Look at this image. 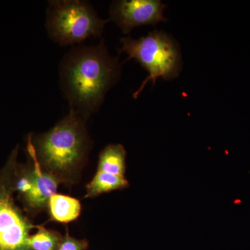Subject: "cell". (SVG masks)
I'll return each mask as SVG.
<instances>
[{"instance_id": "obj_1", "label": "cell", "mask_w": 250, "mask_h": 250, "mask_svg": "<svg viewBox=\"0 0 250 250\" xmlns=\"http://www.w3.org/2000/svg\"><path fill=\"white\" fill-rule=\"evenodd\" d=\"M121 70L118 58L110 55L104 41L70 49L60 64L61 89L70 110L84 120L98 111Z\"/></svg>"}, {"instance_id": "obj_2", "label": "cell", "mask_w": 250, "mask_h": 250, "mask_svg": "<svg viewBox=\"0 0 250 250\" xmlns=\"http://www.w3.org/2000/svg\"><path fill=\"white\" fill-rule=\"evenodd\" d=\"M119 53H125L127 59H134L148 72L139 89L133 95L137 98L147 82L155 85L158 79L167 81L179 77L182 60L178 43L164 31L154 30L139 39L131 37L121 39Z\"/></svg>"}, {"instance_id": "obj_3", "label": "cell", "mask_w": 250, "mask_h": 250, "mask_svg": "<svg viewBox=\"0 0 250 250\" xmlns=\"http://www.w3.org/2000/svg\"><path fill=\"white\" fill-rule=\"evenodd\" d=\"M42 164L49 170L65 172L84 157L88 147L85 120L72 110L36 141Z\"/></svg>"}, {"instance_id": "obj_4", "label": "cell", "mask_w": 250, "mask_h": 250, "mask_svg": "<svg viewBox=\"0 0 250 250\" xmlns=\"http://www.w3.org/2000/svg\"><path fill=\"white\" fill-rule=\"evenodd\" d=\"M109 21L99 17L88 1L53 0L48 3L45 27L54 42L72 45L100 37Z\"/></svg>"}, {"instance_id": "obj_5", "label": "cell", "mask_w": 250, "mask_h": 250, "mask_svg": "<svg viewBox=\"0 0 250 250\" xmlns=\"http://www.w3.org/2000/svg\"><path fill=\"white\" fill-rule=\"evenodd\" d=\"M34 228L15 205L9 188L0 184V250H31L29 232Z\"/></svg>"}, {"instance_id": "obj_6", "label": "cell", "mask_w": 250, "mask_h": 250, "mask_svg": "<svg viewBox=\"0 0 250 250\" xmlns=\"http://www.w3.org/2000/svg\"><path fill=\"white\" fill-rule=\"evenodd\" d=\"M166 5L160 0H121L112 3L110 21L116 22L123 33L129 34L134 28L156 25L166 22L164 11Z\"/></svg>"}, {"instance_id": "obj_7", "label": "cell", "mask_w": 250, "mask_h": 250, "mask_svg": "<svg viewBox=\"0 0 250 250\" xmlns=\"http://www.w3.org/2000/svg\"><path fill=\"white\" fill-rule=\"evenodd\" d=\"M29 154L34 161V186L29 193L24 196L28 205L33 208H43L49 203L51 197L55 195L59 182L58 177L49 172H43L37 161L35 148L29 139L28 146Z\"/></svg>"}, {"instance_id": "obj_8", "label": "cell", "mask_w": 250, "mask_h": 250, "mask_svg": "<svg viewBox=\"0 0 250 250\" xmlns=\"http://www.w3.org/2000/svg\"><path fill=\"white\" fill-rule=\"evenodd\" d=\"M126 152L121 144H109L99 156L98 172L125 177Z\"/></svg>"}, {"instance_id": "obj_9", "label": "cell", "mask_w": 250, "mask_h": 250, "mask_svg": "<svg viewBox=\"0 0 250 250\" xmlns=\"http://www.w3.org/2000/svg\"><path fill=\"white\" fill-rule=\"evenodd\" d=\"M51 215L56 221L67 223L80 216L82 207L80 201L74 197L55 194L49 201Z\"/></svg>"}, {"instance_id": "obj_10", "label": "cell", "mask_w": 250, "mask_h": 250, "mask_svg": "<svg viewBox=\"0 0 250 250\" xmlns=\"http://www.w3.org/2000/svg\"><path fill=\"white\" fill-rule=\"evenodd\" d=\"M129 187L125 177L114 175L107 172H97L93 180L87 185L86 197L98 196L113 190H122Z\"/></svg>"}, {"instance_id": "obj_11", "label": "cell", "mask_w": 250, "mask_h": 250, "mask_svg": "<svg viewBox=\"0 0 250 250\" xmlns=\"http://www.w3.org/2000/svg\"><path fill=\"white\" fill-rule=\"evenodd\" d=\"M39 231L30 236L29 246L31 250H57L62 243L60 234L39 227Z\"/></svg>"}, {"instance_id": "obj_12", "label": "cell", "mask_w": 250, "mask_h": 250, "mask_svg": "<svg viewBox=\"0 0 250 250\" xmlns=\"http://www.w3.org/2000/svg\"><path fill=\"white\" fill-rule=\"evenodd\" d=\"M34 186V174L32 172H27L23 174L16 182V190L22 194L23 197L25 196L32 189Z\"/></svg>"}, {"instance_id": "obj_13", "label": "cell", "mask_w": 250, "mask_h": 250, "mask_svg": "<svg viewBox=\"0 0 250 250\" xmlns=\"http://www.w3.org/2000/svg\"><path fill=\"white\" fill-rule=\"evenodd\" d=\"M87 246L88 243L86 241L75 239L67 235L62 238L57 250H84Z\"/></svg>"}]
</instances>
